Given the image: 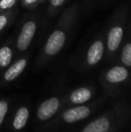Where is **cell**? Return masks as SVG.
Instances as JSON below:
<instances>
[{
  "label": "cell",
  "instance_id": "cell-6",
  "mask_svg": "<svg viewBox=\"0 0 131 132\" xmlns=\"http://www.w3.org/2000/svg\"><path fill=\"white\" fill-rule=\"evenodd\" d=\"M104 53L105 35L102 29L70 56L68 65L76 73H89L103 62Z\"/></svg>",
  "mask_w": 131,
  "mask_h": 132
},
{
  "label": "cell",
  "instance_id": "cell-8",
  "mask_svg": "<svg viewBox=\"0 0 131 132\" xmlns=\"http://www.w3.org/2000/svg\"><path fill=\"white\" fill-rule=\"evenodd\" d=\"M34 104L27 95L15 96L11 107L4 132H23L32 118Z\"/></svg>",
  "mask_w": 131,
  "mask_h": 132
},
{
  "label": "cell",
  "instance_id": "cell-14",
  "mask_svg": "<svg viewBox=\"0 0 131 132\" xmlns=\"http://www.w3.org/2000/svg\"><path fill=\"white\" fill-rule=\"evenodd\" d=\"M14 98L15 95H13V94L10 95L0 94V132H4Z\"/></svg>",
  "mask_w": 131,
  "mask_h": 132
},
{
  "label": "cell",
  "instance_id": "cell-13",
  "mask_svg": "<svg viewBox=\"0 0 131 132\" xmlns=\"http://www.w3.org/2000/svg\"><path fill=\"white\" fill-rule=\"evenodd\" d=\"M119 63L126 68H131V42H130V23L128 24V29L126 31L124 42L119 50L118 59Z\"/></svg>",
  "mask_w": 131,
  "mask_h": 132
},
{
  "label": "cell",
  "instance_id": "cell-12",
  "mask_svg": "<svg viewBox=\"0 0 131 132\" xmlns=\"http://www.w3.org/2000/svg\"><path fill=\"white\" fill-rule=\"evenodd\" d=\"M14 37H11L0 43V74L15 59Z\"/></svg>",
  "mask_w": 131,
  "mask_h": 132
},
{
  "label": "cell",
  "instance_id": "cell-11",
  "mask_svg": "<svg viewBox=\"0 0 131 132\" xmlns=\"http://www.w3.org/2000/svg\"><path fill=\"white\" fill-rule=\"evenodd\" d=\"M31 60V53L17 56L13 62L0 74V88H7L14 84L26 70Z\"/></svg>",
  "mask_w": 131,
  "mask_h": 132
},
{
  "label": "cell",
  "instance_id": "cell-7",
  "mask_svg": "<svg viewBox=\"0 0 131 132\" xmlns=\"http://www.w3.org/2000/svg\"><path fill=\"white\" fill-rule=\"evenodd\" d=\"M98 82L102 94L110 101L127 97L130 88V70L119 63H113L100 72Z\"/></svg>",
  "mask_w": 131,
  "mask_h": 132
},
{
  "label": "cell",
  "instance_id": "cell-5",
  "mask_svg": "<svg viewBox=\"0 0 131 132\" xmlns=\"http://www.w3.org/2000/svg\"><path fill=\"white\" fill-rule=\"evenodd\" d=\"M130 23L129 2L121 1L111 13L106 26L103 28L105 35V53L103 62L113 64L117 62L119 50L124 42L126 31Z\"/></svg>",
  "mask_w": 131,
  "mask_h": 132
},
{
  "label": "cell",
  "instance_id": "cell-19",
  "mask_svg": "<svg viewBox=\"0 0 131 132\" xmlns=\"http://www.w3.org/2000/svg\"><path fill=\"white\" fill-rule=\"evenodd\" d=\"M22 6L27 10H34L40 4V0H20Z\"/></svg>",
  "mask_w": 131,
  "mask_h": 132
},
{
  "label": "cell",
  "instance_id": "cell-18",
  "mask_svg": "<svg viewBox=\"0 0 131 132\" xmlns=\"http://www.w3.org/2000/svg\"><path fill=\"white\" fill-rule=\"evenodd\" d=\"M20 0H0V14L17 5Z\"/></svg>",
  "mask_w": 131,
  "mask_h": 132
},
{
  "label": "cell",
  "instance_id": "cell-10",
  "mask_svg": "<svg viewBox=\"0 0 131 132\" xmlns=\"http://www.w3.org/2000/svg\"><path fill=\"white\" fill-rule=\"evenodd\" d=\"M98 94V87L93 82H85L75 86L67 88L64 97L62 108L84 104L95 99Z\"/></svg>",
  "mask_w": 131,
  "mask_h": 132
},
{
  "label": "cell",
  "instance_id": "cell-3",
  "mask_svg": "<svg viewBox=\"0 0 131 132\" xmlns=\"http://www.w3.org/2000/svg\"><path fill=\"white\" fill-rule=\"evenodd\" d=\"M130 120V101L124 97L110 101L107 108L76 128V132H122L129 126Z\"/></svg>",
  "mask_w": 131,
  "mask_h": 132
},
{
  "label": "cell",
  "instance_id": "cell-22",
  "mask_svg": "<svg viewBox=\"0 0 131 132\" xmlns=\"http://www.w3.org/2000/svg\"><path fill=\"white\" fill-rule=\"evenodd\" d=\"M48 0H40V4H43V3H46Z\"/></svg>",
  "mask_w": 131,
  "mask_h": 132
},
{
  "label": "cell",
  "instance_id": "cell-20",
  "mask_svg": "<svg viewBox=\"0 0 131 132\" xmlns=\"http://www.w3.org/2000/svg\"><path fill=\"white\" fill-rule=\"evenodd\" d=\"M116 0H97L95 9H107L115 3Z\"/></svg>",
  "mask_w": 131,
  "mask_h": 132
},
{
  "label": "cell",
  "instance_id": "cell-15",
  "mask_svg": "<svg viewBox=\"0 0 131 132\" xmlns=\"http://www.w3.org/2000/svg\"><path fill=\"white\" fill-rule=\"evenodd\" d=\"M18 14H19V9L17 8V5L14 8H11L0 14V34L5 32L7 29L11 27Z\"/></svg>",
  "mask_w": 131,
  "mask_h": 132
},
{
  "label": "cell",
  "instance_id": "cell-4",
  "mask_svg": "<svg viewBox=\"0 0 131 132\" xmlns=\"http://www.w3.org/2000/svg\"><path fill=\"white\" fill-rule=\"evenodd\" d=\"M110 100L105 94H101L93 101L84 104L69 106L60 111L50 120L37 127L38 132H57L69 129L91 119L109 104Z\"/></svg>",
  "mask_w": 131,
  "mask_h": 132
},
{
  "label": "cell",
  "instance_id": "cell-21",
  "mask_svg": "<svg viewBox=\"0 0 131 132\" xmlns=\"http://www.w3.org/2000/svg\"><path fill=\"white\" fill-rule=\"evenodd\" d=\"M57 132H76V128H69V129H65Z\"/></svg>",
  "mask_w": 131,
  "mask_h": 132
},
{
  "label": "cell",
  "instance_id": "cell-2",
  "mask_svg": "<svg viewBox=\"0 0 131 132\" xmlns=\"http://www.w3.org/2000/svg\"><path fill=\"white\" fill-rule=\"evenodd\" d=\"M69 79L64 73L50 76L44 85L37 104L34 105L32 125L34 129L50 120L60 111Z\"/></svg>",
  "mask_w": 131,
  "mask_h": 132
},
{
  "label": "cell",
  "instance_id": "cell-9",
  "mask_svg": "<svg viewBox=\"0 0 131 132\" xmlns=\"http://www.w3.org/2000/svg\"><path fill=\"white\" fill-rule=\"evenodd\" d=\"M41 24L42 16L40 13H31L23 18L16 36L14 37L16 57L28 52L41 28Z\"/></svg>",
  "mask_w": 131,
  "mask_h": 132
},
{
  "label": "cell",
  "instance_id": "cell-1",
  "mask_svg": "<svg viewBox=\"0 0 131 132\" xmlns=\"http://www.w3.org/2000/svg\"><path fill=\"white\" fill-rule=\"evenodd\" d=\"M80 3H73L63 9L57 23L40 50L33 63V72L47 68L62 54L73 39L81 19Z\"/></svg>",
  "mask_w": 131,
  "mask_h": 132
},
{
  "label": "cell",
  "instance_id": "cell-16",
  "mask_svg": "<svg viewBox=\"0 0 131 132\" xmlns=\"http://www.w3.org/2000/svg\"><path fill=\"white\" fill-rule=\"evenodd\" d=\"M47 2V16L52 19L63 11L68 0H48Z\"/></svg>",
  "mask_w": 131,
  "mask_h": 132
},
{
  "label": "cell",
  "instance_id": "cell-17",
  "mask_svg": "<svg viewBox=\"0 0 131 132\" xmlns=\"http://www.w3.org/2000/svg\"><path fill=\"white\" fill-rule=\"evenodd\" d=\"M97 0H82L80 4L81 12L84 16H89L95 9V4Z\"/></svg>",
  "mask_w": 131,
  "mask_h": 132
}]
</instances>
